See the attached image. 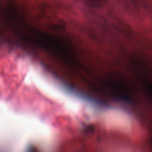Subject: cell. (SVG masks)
Instances as JSON below:
<instances>
[{"instance_id":"cell-1","label":"cell","mask_w":152,"mask_h":152,"mask_svg":"<svg viewBox=\"0 0 152 152\" xmlns=\"http://www.w3.org/2000/svg\"><path fill=\"white\" fill-rule=\"evenodd\" d=\"M143 83L147 91L152 97V72L147 73L143 77Z\"/></svg>"}]
</instances>
